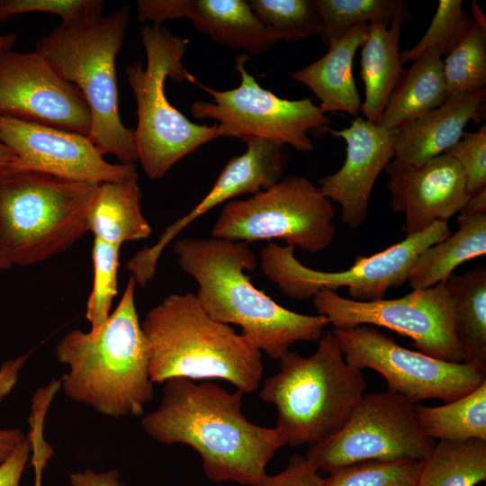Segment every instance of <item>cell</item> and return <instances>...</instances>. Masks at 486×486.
Listing matches in <instances>:
<instances>
[{
    "mask_svg": "<svg viewBox=\"0 0 486 486\" xmlns=\"http://www.w3.org/2000/svg\"><path fill=\"white\" fill-rule=\"evenodd\" d=\"M385 170L389 175L390 206L404 215L405 237L421 232L436 221L447 222L470 196L462 167L445 153L418 166L390 162Z\"/></svg>",
    "mask_w": 486,
    "mask_h": 486,
    "instance_id": "cell-17",
    "label": "cell"
},
{
    "mask_svg": "<svg viewBox=\"0 0 486 486\" xmlns=\"http://www.w3.org/2000/svg\"><path fill=\"white\" fill-rule=\"evenodd\" d=\"M322 32L320 37L328 45L359 23L383 21L391 24L396 18H410L402 0H317Z\"/></svg>",
    "mask_w": 486,
    "mask_h": 486,
    "instance_id": "cell-31",
    "label": "cell"
},
{
    "mask_svg": "<svg viewBox=\"0 0 486 486\" xmlns=\"http://www.w3.org/2000/svg\"><path fill=\"white\" fill-rule=\"evenodd\" d=\"M130 8L61 23L39 39L40 53L67 81L83 93L91 112L89 140L104 156L122 164L138 160L134 130L121 120L115 59L124 41Z\"/></svg>",
    "mask_w": 486,
    "mask_h": 486,
    "instance_id": "cell-5",
    "label": "cell"
},
{
    "mask_svg": "<svg viewBox=\"0 0 486 486\" xmlns=\"http://www.w3.org/2000/svg\"><path fill=\"white\" fill-rule=\"evenodd\" d=\"M332 332L348 364L375 371L385 380L388 392L414 404L428 399L449 402L486 382V367L408 349L373 326L334 328Z\"/></svg>",
    "mask_w": 486,
    "mask_h": 486,
    "instance_id": "cell-12",
    "label": "cell"
},
{
    "mask_svg": "<svg viewBox=\"0 0 486 486\" xmlns=\"http://www.w3.org/2000/svg\"><path fill=\"white\" fill-rule=\"evenodd\" d=\"M445 154L452 157L462 167L469 194L486 188V126L464 132L460 140Z\"/></svg>",
    "mask_w": 486,
    "mask_h": 486,
    "instance_id": "cell-37",
    "label": "cell"
},
{
    "mask_svg": "<svg viewBox=\"0 0 486 486\" xmlns=\"http://www.w3.org/2000/svg\"><path fill=\"white\" fill-rule=\"evenodd\" d=\"M435 444L423 432L415 404L387 391L364 393L343 426L310 446L305 457L329 472L362 461L424 460Z\"/></svg>",
    "mask_w": 486,
    "mask_h": 486,
    "instance_id": "cell-13",
    "label": "cell"
},
{
    "mask_svg": "<svg viewBox=\"0 0 486 486\" xmlns=\"http://www.w3.org/2000/svg\"><path fill=\"white\" fill-rule=\"evenodd\" d=\"M242 140L246 151L230 158L203 199L164 230L158 238L162 246H167L189 224L220 203L238 195L255 194L284 177L288 163L285 146L254 137Z\"/></svg>",
    "mask_w": 486,
    "mask_h": 486,
    "instance_id": "cell-19",
    "label": "cell"
},
{
    "mask_svg": "<svg viewBox=\"0 0 486 486\" xmlns=\"http://www.w3.org/2000/svg\"><path fill=\"white\" fill-rule=\"evenodd\" d=\"M406 19L400 16L391 24L383 21L370 22L368 37L362 46L360 74L364 100L360 112L373 123L377 124L403 71L399 40Z\"/></svg>",
    "mask_w": 486,
    "mask_h": 486,
    "instance_id": "cell-24",
    "label": "cell"
},
{
    "mask_svg": "<svg viewBox=\"0 0 486 486\" xmlns=\"http://www.w3.org/2000/svg\"><path fill=\"white\" fill-rule=\"evenodd\" d=\"M0 140L16 157L5 170L95 184L139 176L135 164L106 161L86 135L0 115Z\"/></svg>",
    "mask_w": 486,
    "mask_h": 486,
    "instance_id": "cell-16",
    "label": "cell"
},
{
    "mask_svg": "<svg viewBox=\"0 0 486 486\" xmlns=\"http://www.w3.org/2000/svg\"><path fill=\"white\" fill-rule=\"evenodd\" d=\"M17 36L15 33L0 35V52L11 50L15 44Z\"/></svg>",
    "mask_w": 486,
    "mask_h": 486,
    "instance_id": "cell-45",
    "label": "cell"
},
{
    "mask_svg": "<svg viewBox=\"0 0 486 486\" xmlns=\"http://www.w3.org/2000/svg\"><path fill=\"white\" fill-rule=\"evenodd\" d=\"M451 233L447 222L436 221L378 253L357 256L348 269L337 272L310 268L295 257L294 248L270 242L261 249L260 266L264 274L293 300L305 301L321 290L344 287L352 300L373 302L407 283L418 256Z\"/></svg>",
    "mask_w": 486,
    "mask_h": 486,
    "instance_id": "cell-10",
    "label": "cell"
},
{
    "mask_svg": "<svg viewBox=\"0 0 486 486\" xmlns=\"http://www.w3.org/2000/svg\"><path fill=\"white\" fill-rule=\"evenodd\" d=\"M320 315L334 328L359 325L385 328L413 341L420 352L449 362H463L453 327V302L446 280L414 289L403 297L358 302L321 290L312 297Z\"/></svg>",
    "mask_w": 486,
    "mask_h": 486,
    "instance_id": "cell-14",
    "label": "cell"
},
{
    "mask_svg": "<svg viewBox=\"0 0 486 486\" xmlns=\"http://www.w3.org/2000/svg\"><path fill=\"white\" fill-rule=\"evenodd\" d=\"M103 0H0V22L13 15L28 13H47L59 16L61 23L103 14Z\"/></svg>",
    "mask_w": 486,
    "mask_h": 486,
    "instance_id": "cell-36",
    "label": "cell"
},
{
    "mask_svg": "<svg viewBox=\"0 0 486 486\" xmlns=\"http://www.w3.org/2000/svg\"><path fill=\"white\" fill-rule=\"evenodd\" d=\"M472 9L473 18L469 32L443 60L446 98L485 88V19L475 2Z\"/></svg>",
    "mask_w": 486,
    "mask_h": 486,
    "instance_id": "cell-30",
    "label": "cell"
},
{
    "mask_svg": "<svg viewBox=\"0 0 486 486\" xmlns=\"http://www.w3.org/2000/svg\"><path fill=\"white\" fill-rule=\"evenodd\" d=\"M472 24V18L463 9L462 0H439L428 29L411 49L400 53L403 65L413 61L428 49H436L447 56L464 38Z\"/></svg>",
    "mask_w": 486,
    "mask_h": 486,
    "instance_id": "cell-34",
    "label": "cell"
},
{
    "mask_svg": "<svg viewBox=\"0 0 486 486\" xmlns=\"http://www.w3.org/2000/svg\"><path fill=\"white\" fill-rule=\"evenodd\" d=\"M24 438L19 428H0V463L7 459Z\"/></svg>",
    "mask_w": 486,
    "mask_h": 486,
    "instance_id": "cell-42",
    "label": "cell"
},
{
    "mask_svg": "<svg viewBox=\"0 0 486 486\" xmlns=\"http://www.w3.org/2000/svg\"><path fill=\"white\" fill-rule=\"evenodd\" d=\"M459 212H486V188L470 194L468 200Z\"/></svg>",
    "mask_w": 486,
    "mask_h": 486,
    "instance_id": "cell-43",
    "label": "cell"
},
{
    "mask_svg": "<svg viewBox=\"0 0 486 486\" xmlns=\"http://www.w3.org/2000/svg\"><path fill=\"white\" fill-rule=\"evenodd\" d=\"M267 377L260 399L276 409L275 428L286 446L315 445L335 434L364 394L362 370L348 364L332 331L310 356L288 351Z\"/></svg>",
    "mask_w": 486,
    "mask_h": 486,
    "instance_id": "cell-6",
    "label": "cell"
},
{
    "mask_svg": "<svg viewBox=\"0 0 486 486\" xmlns=\"http://www.w3.org/2000/svg\"><path fill=\"white\" fill-rule=\"evenodd\" d=\"M256 486H324V478L305 456L292 455L282 472L266 473Z\"/></svg>",
    "mask_w": 486,
    "mask_h": 486,
    "instance_id": "cell-38",
    "label": "cell"
},
{
    "mask_svg": "<svg viewBox=\"0 0 486 486\" xmlns=\"http://www.w3.org/2000/svg\"><path fill=\"white\" fill-rule=\"evenodd\" d=\"M422 460L362 461L336 468L324 486H417Z\"/></svg>",
    "mask_w": 486,
    "mask_h": 486,
    "instance_id": "cell-33",
    "label": "cell"
},
{
    "mask_svg": "<svg viewBox=\"0 0 486 486\" xmlns=\"http://www.w3.org/2000/svg\"><path fill=\"white\" fill-rule=\"evenodd\" d=\"M98 185L33 171H1L0 255L8 266L43 262L83 238Z\"/></svg>",
    "mask_w": 486,
    "mask_h": 486,
    "instance_id": "cell-7",
    "label": "cell"
},
{
    "mask_svg": "<svg viewBox=\"0 0 486 486\" xmlns=\"http://www.w3.org/2000/svg\"><path fill=\"white\" fill-rule=\"evenodd\" d=\"M446 100L443 59L431 48L403 69L377 124L397 130L439 107Z\"/></svg>",
    "mask_w": 486,
    "mask_h": 486,
    "instance_id": "cell-23",
    "label": "cell"
},
{
    "mask_svg": "<svg viewBox=\"0 0 486 486\" xmlns=\"http://www.w3.org/2000/svg\"><path fill=\"white\" fill-rule=\"evenodd\" d=\"M163 384L159 406L141 416L143 431L160 444L193 448L212 482L256 486L277 450L286 446L278 429L247 418L240 391L185 378Z\"/></svg>",
    "mask_w": 486,
    "mask_h": 486,
    "instance_id": "cell-1",
    "label": "cell"
},
{
    "mask_svg": "<svg viewBox=\"0 0 486 486\" xmlns=\"http://www.w3.org/2000/svg\"><path fill=\"white\" fill-rule=\"evenodd\" d=\"M251 10L277 41H297L320 35L317 0H249Z\"/></svg>",
    "mask_w": 486,
    "mask_h": 486,
    "instance_id": "cell-32",
    "label": "cell"
},
{
    "mask_svg": "<svg viewBox=\"0 0 486 486\" xmlns=\"http://www.w3.org/2000/svg\"><path fill=\"white\" fill-rule=\"evenodd\" d=\"M423 432L444 441L486 440V382L471 392L440 406L415 404Z\"/></svg>",
    "mask_w": 486,
    "mask_h": 486,
    "instance_id": "cell-29",
    "label": "cell"
},
{
    "mask_svg": "<svg viewBox=\"0 0 486 486\" xmlns=\"http://www.w3.org/2000/svg\"><path fill=\"white\" fill-rule=\"evenodd\" d=\"M181 269L197 284L198 303L212 320L241 328V335L261 353L279 360L300 341H319L330 325L323 315L290 310L256 288L245 270L257 259L249 244L216 238L176 240Z\"/></svg>",
    "mask_w": 486,
    "mask_h": 486,
    "instance_id": "cell-2",
    "label": "cell"
},
{
    "mask_svg": "<svg viewBox=\"0 0 486 486\" xmlns=\"http://www.w3.org/2000/svg\"><path fill=\"white\" fill-rule=\"evenodd\" d=\"M32 352L4 362L0 366V401L6 397L15 386L20 372Z\"/></svg>",
    "mask_w": 486,
    "mask_h": 486,
    "instance_id": "cell-41",
    "label": "cell"
},
{
    "mask_svg": "<svg viewBox=\"0 0 486 486\" xmlns=\"http://www.w3.org/2000/svg\"><path fill=\"white\" fill-rule=\"evenodd\" d=\"M71 486H126L120 481L117 470L96 472L91 469H85L69 475Z\"/></svg>",
    "mask_w": 486,
    "mask_h": 486,
    "instance_id": "cell-40",
    "label": "cell"
},
{
    "mask_svg": "<svg viewBox=\"0 0 486 486\" xmlns=\"http://www.w3.org/2000/svg\"><path fill=\"white\" fill-rule=\"evenodd\" d=\"M135 287L130 276L117 307L100 328L73 329L55 348L58 361L68 368L59 380L65 395L112 418L143 416L154 396Z\"/></svg>",
    "mask_w": 486,
    "mask_h": 486,
    "instance_id": "cell-3",
    "label": "cell"
},
{
    "mask_svg": "<svg viewBox=\"0 0 486 486\" xmlns=\"http://www.w3.org/2000/svg\"><path fill=\"white\" fill-rule=\"evenodd\" d=\"M485 88L446 98L439 107L396 130L391 162L418 166L445 153L462 138L471 121L479 122Z\"/></svg>",
    "mask_w": 486,
    "mask_h": 486,
    "instance_id": "cell-20",
    "label": "cell"
},
{
    "mask_svg": "<svg viewBox=\"0 0 486 486\" xmlns=\"http://www.w3.org/2000/svg\"><path fill=\"white\" fill-rule=\"evenodd\" d=\"M9 268L10 267L8 266V265L5 263V261L3 259V257L0 255V269L4 270V269H9Z\"/></svg>",
    "mask_w": 486,
    "mask_h": 486,
    "instance_id": "cell-46",
    "label": "cell"
},
{
    "mask_svg": "<svg viewBox=\"0 0 486 486\" xmlns=\"http://www.w3.org/2000/svg\"><path fill=\"white\" fill-rule=\"evenodd\" d=\"M457 224L456 231L418 256L407 281L412 290L434 286L461 264L486 255V212H459Z\"/></svg>",
    "mask_w": 486,
    "mask_h": 486,
    "instance_id": "cell-26",
    "label": "cell"
},
{
    "mask_svg": "<svg viewBox=\"0 0 486 486\" xmlns=\"http://www.w3.org/2000/svg\"><path fill=\"white\" fill-rule=\"evenodd\" d=\"M369 23H359L342 37L329 42L328 51L319 59L291 74V77L309 87L320 101V111L346 112L359 116L362 101L353 75V62L358 48L368 37Z\"/></svg>",
    "mask_w": 486,
    "mask_h": 486,
    "instance_id": "cell-21",
    "label": "cell"
},
{
    "mask_svg": "<svg viewBox=\"0 0 486 486\" xmlns=\"http://www.w3.org/2000/svg\"><path fill=\"white\" fill-rule=\"evenodd\" d=\"M153 383L172 378L224 380L243 393L257 390L262 353L230 326L211 319L195 294L173 293L140 322Z\"/></svg>",
    "mask_w": 486,
    "mask_h": 486,
    "instance_id": "cell-4",
    "label": "cell"
},
{
    "mask_svg": "<svg viewBox=\"0 0 486 486\" xmlns=\"http://www.w3.org/2000/svg\"><path fill=\"white\" fill-rule=\"evenodd\" d=\"M486 480V440H439L422 465L417 486H475Z\"/></svg>",
    "mask_w": 486,
    "mask_h": 486,
    "instance_id": "cell-28",
    "label": "cell"
},
{
    "mask_svg": "<svg viewBox=\"0 0 486 486\" xmlns=\"http://www.w3.org/2000/svg\"><path fill=\"white\" fill-rule=\"evenodd\" d=\"M183 18L218 44L252 55L265 54L277 42L248 1L185 0Z\"/></svg>",
    "mask_w": 486,
    "mask_h": 486,
    "instance_id": "cell-22",
    "label": "cell"
},
{
    "mask_svg": "<svg viewBox=\"0 0 486 486\" xmlns=\"http://www.w3.org/2000/svg\"><path fill=\"white\" fill-rule=\"evenodd\" d=\"M446 284L453 302V327L463 362L486 367V268L452 274Z\"/></svg>",
    "mask_w": 486,
    "mask_h": 486,
    "instance_id": "cell-27",
    "label": "cell"
},
{
    "mask_svg": "<svg viewBox=\"0 0 486 486\" xmlns=\"http://www.w3.org/2000/svg\"><path fill=\"white\" fill-rule=\"evenodd\" d=\"M147 66L138 61L125 69L137 103L135 143L141 166L150 179H160L183 158L199 147L221 137L218 125L197 124L167 100L166 77L179 82L188 71L182 58L188 40L158 25L140 30Z\"/></svg>",
    "mask_w": 486,
    "mask_h": 486,
    "instance_id": "cell-8",
    "label": "cell"
},
{
    "mask_svg": "<svg viewBox=\"0 0 486 486\" xmlns=\"http://www.w3.org/2000/svg\"><path fill=\"white\" fill-rule=\"evenodd\" d=\"M332 202L310 179L284 176L245 200H231L212 229V238L251 243L282 239L310 253L328 248L336 235Z\"/></svg>",
    "mask_w": 486,
    "mask_h": 486,
    "instance_id": "cell-9",
    "label": "cell"
},
{
    "mask_svg": "<svg viewBox=\"0 0 486 486\" xmlns=\"http://www.w3.org/2000/svg\"><path fill=\"white\" fill-rule=\"evenodd\" d=\"M30 454V443L25 437L12 454L0 463V486H19Z\"/></svg>",
    "mask_w": 486,
    "mask_h": 486,
    "instance_id": "cell-39",
    "label": "cell"
},
{
    "mask_svg": "<svg viewBox=\"0 0 486 486\" xmlns=\"http://www.w3.org/2000/svg\"><path fill=\"white\" fill-rule=\"evenodd\" d=\"M247 59L246 54L235 58L240 84L230 90L206 86L188 72L185 79L212 97V102H194L192 114L214 120L221 137H254L290 146L297 151H310L313 144L309 133L328 131L329 118L310 98L284 99L263 88L247 71Z\"/></svg>",
    "mask_w": 486,
    "mask_h": 486,
    "instance_id": "cell-11",
    "label": "cell"
},
{
    "mask_svg": "<svg viewBox=\"0 0 486 486\" xmlns=\"http://www.w3.org/2000/svg\"><path fill=\"white\" fill-rule=\"evenodd\" d=\"M120 248L94 238L92 248L94 281L86 310L90 330L100 328L111 314L112 302L117 294Z\"/></svg>",
    "mask_w": 486,
    "mask_h": 486,
    "instance_id": "cell-35",
    "label": "cell"
},
{
    "mask_svg": "<svg viewBox=\"0 0 486 486\" xmlns=\"http://www.w3.org/2000/svg\"><path fill=\"white\" fill-rule=\"evenodd\" d=\"M15 158L14 152L0 140V172L8 168Z\"/></svg>",
    "mask_w": 486,
    "mask_h": 486,
    "instance_id": "cell-44",
    "label": "cell"
},
{
    "mask_svg": "<svg viewBox=\"0 0 486 486\" xmlns=\"http://www.w3.org/2000/svg\"><path fill=\"white\" fill-rule=\"evenodd\" d=\"M0 115L86 136L92 122L83 93L36 50L0 52Z\"/></svg>",
    "mask_w": 486,
    "mask_h": 486,
    "instance_id": "cell-15",
    "label": "cell"
},
{
    "mask_svg": "<svg viewBox=\"0 0 486 486\" xmlns=\"http://www.w3.org/2000/svg\"><path fill=\"white\" fill-rule=\"evenodd\" d=\"M346 142V158L334 174L319 181L321 193L341 207L342 220L356 230L366 220L374 184L394 156L396 130H387L363 117L349 127L331 130Z\"/></svg>",
    "mask_w": 486,
    "mask_h": 486,
    "instance_id": "cell-18",
    "label": "cell"
},
{
    "mask_svg": "<svg viewBox=\"0 0 486 486\" xmlns=\"http://www.w3.org/2000/svg\"><path fill=\"white\" fill-rule=\"evenodd\" d=\"M138 176L98 185L87 213L88 231L115 247L146 238L151 227L141 211Z\"/></svg>",
    "mask_w": 486,
    "mask_h": 486,
    "instance_id": "cell-25",
    "label": "cell"
}]
</instances>
